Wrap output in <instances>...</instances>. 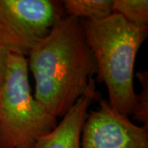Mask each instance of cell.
I'll return each instance as SVG.
<instances>
[{"mask_svg": "<svg viewBox=\"0 0 148 148\" xmlns=\"http://www.w3.org/2000/svg\"><path fill=\"white\" fill-rule=\"evenodd\" d=\"M33 95L53 116L62 118L86 92L96 73L82 21L64 15L27 56Z\"/></svg>", "mask_w": 148, "mask_h": 148, "instance_id": "obj_1", "label": "cell"}, {"mask_svg": "<svg viewBox=\"0 0 148 148\" xmlns=\"http://www.w3.org/2000/svg\"><path fill=\"white\" fill-rule=\"evenodd\" d=\"M84 33L96 64L98 79L108 90V103L129 117L135 106L134 65L148 36V27H138L112 13L96 21H82Z\"/></svg>", "mask_w": 148, "mask_h": 148, "instance_id": "obj_2", "label": "cell"}, {"mask_svg": "<svg viewBox=\"0 0 148 148\" xmlns=\"http://www.w3.org/2000/svg\"><path fill=\"white\" fill-rule=\"evenodd\" d=\"M57 123L33 95L27 57L9 53L0 87V148H35Z\"/></svg>", "mask_w": 148, "mask_h": 148, "instance_id": "obj_3", "label": "cell"}, {"mask_svg": "<svg viewBox=\"0 0 148 148\" xmlns=\"http://www.w3.org/2000/svg\"><path fill=\"white\" fill-rule=\"evenodd\" d=\"M63 16L58 1L0 0V44L27 57Z\"/></svg>", "mask_w": 148, "mask_h": 148, "instance_id": "obj_4", "label": "cell"}, {"mask_svg": "<svg viewBox=\"0 0 148 148\" xmlns=\"http://www.w3.org/2000/svg\"><path fill=\"white\" fill-rule=\"evenodd\" d=\"M82 148H148V128L138 125L110 106L99 101L89 110L81 133Z\"/></svg>", "mask_w": 148, "mask_h": 148, "instance_id": "obj_5", "label": "cell"}, {"mask_svg": "<svg viewBox=\"0 0 148 148\" xmlns=\"http://www.w3.org/2000/svg\"><path fill=\"white\" fill-rule=\"evenodd\" d=\"M98 99L94 79L86 92L71 107L52 131L45 135L35 148H82L81 133L92 103Z\"/></svg>", "mask_w": 148, "mask_h": 148, "instance_id": "obj_6", "label": "cell"}, {"mask_svg": "<svg viewBox=\"0 0 148 148\" xmlns=\"http://www.w3.org/2000/svg\"><path fill=\"white\" fill-rule=\"evenodd\" d=\"M64 15L81 21H96L113 13V0L62 1Z\"/></svg>", "mask_w": 148, "mask_h": 148, "instance_id": "obj_7", "label": "cell"}, {"mask_svg": "<svg viewBox=\"0 0 148 148\" xmlns=\"http://www.w3.org/2000/svg\"><path fill=\"white\" fill-rule=\"evenodd\" d=\"M113 13L138 27H148L147 0H113Z\"/></svg>", "mask_w": 148, "mask_h": 148, "instance_id": "obj_8", "label": "cell"}, {"mask_svg": "<svg viewBox=\"0 0 148 148\" xmlns=\"http://www.w3.org/2000/svg\"><path fill=\"white\" fill-rule=\"evenodd\" d=\"M136 77L142 86V90L137 94L135 106L131 115L136 121L141 123L142 126L148 128V73L139 72Z\"/></svg>", "mask_w": 148, "mask_h": 148, "instance_id": "obj_9", "label": "cell"}, {"mask_svg": "<svg viewBox=\"0 0 148 148\" xmlns=\"http://www.w3.org/2000/svg\"><path fill=\"white\" fill-rule=\"evenodd\" d=\"M9 53L10 52L2 44H0V87L5 79Z\"/></svg>", "mask_w": 148, "mask_h": 148, "instance_id": "obj_10", "label": "cell"}]
</instances>
